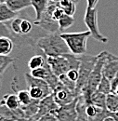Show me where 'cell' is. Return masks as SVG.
Wrapping results in <instances>:
<instances>
[{
  "instance_id": "obj_1",
  "label": "cell",
  "mask_w": 118,
  "mask_h": 121,
  "mask_svg": "<svg viewBox=\"0 0 118 121\" xmlns=\"http://www.w3.org/2000/svg\"><path fill=\"white\" fill-rule=\"evenodd\" d=\"M36 47L46 57H57L71 53L64 39L59 32L47 34L37 40Z\"/></svg>"
},
{
  "instance_id": "obj_2",
  "label": "cell",
  "mask_w": 118,
  "mask_h": 121,
  "mask_svg": "<svg viewBox=\"0 0 118 121\" xmlns=\"http://www.w3.org/2000/svg\"><path fill=\"white\" fill-rule=\"evenodd\" d=\"M46 62L54 75L59 77L61 75L67 74L72 69H79L80 56L67 53L57 57H46Z\"/></svg>"
},
{
  "instance_id": "obj_3",
  "label": "cell",
  "mask_w": 118,
  "mask_h": 121,
  "mask_svg": "<svg viewBox=\"0 0 118 121\" xmlns=\"http://www.w3.org/2000/svg\"><path fill=\"white\" fill-rule=\"evenodd\" d=\"M106 53H107V51H101L100 54L97 55V61L95 63V66L89 76V78L86 86L84 87V89L81 91V94L79 95L85 101H88L90 98V96L98 90L99 84L103 76L102 70H103L104 61L106 59Z\"/></svg>"
},
{
  "instance_id": "obj_4",
  "label": "cell",
  "mask_w": 118,
  "mask_h": 121,
  "mask_svg": "<svg viewBox=\"0 0 118 121\" xmlns=\"http://www.w3.org/2000/svg\"><path fill=\"white\" fill-rule=\"evenodd\" d=\"M60 35L66 42L71 53L77 56L86 54L87 42L91 36V33L88 30L79 33H63Z\"/></svg>"
},
{
  "instance_id": "obj_5",
  "label": "cell",
  "mask_w": 118,
  "mask_h": 121,
  "mask_svg": "<svg viewBox=\"0 0 118 121\" xmlns=\"http://www.w3.org/2000/svg\"><path fill=\"white\" fill-rule=\"evenodd\" d=\"M97 61V56L92 55H81L80 56V66H79V77L76 81V94L79 96L81 91L86 86L89 76Z\"/></svg>"
},
{
  "instance_id": "obj_6",
  "label": "cell",
  "mask_w": 118,
  "mask_h": 121,
  "mask_svg": "<svg viewBox=\"0 0 118 121\" xmlns=\"http://www.w3.org/2000/svg\"><path fill=\"white\" fill-rule=\"evenodd\" d=\"M58 5H59V3H54V2L50 1L47 9L45 10V12L42 14L40 20L34 21V23L35 25L39 26L46 34L57 33V32L59 31V22L54 21L53 18H52V13H53L54 9L58 7Z\"/></svg>"
},
{
  "instance_id": "obj_7",
  "label": "cell",
  "mask_w": 118,
  "mask_h": 121,
  "mask_svg": "<svg viewBox=\"0 0 118 121\" xmlns=\"http://www.w3.org/2000/svg\"><path fill=\"white\" fill-rule=\"evenodd\" d=\"M84 22L88 27V31L91 33V36L103 44L108 43L109 39L105 35H101L98 27V9H86L85 16H84Z\"/></svg>"
},
{
  "instance_id": "obj_8",
  "label": "cell",
  "mask_w": 118,
  "mask_h": 121,
  "mask_svg": "<svg viewBox=\"0 0 118 121\" xmlns=\"http://www.w3.org/2000/svg\"><path fill=\"white\" fill-rule=\"evenodd\" d=\"M52 95L54 101L59 106L68 104L77 98V95L72 91H70L68 88H66L64 85H62L61 82L53 90Z\"/></svg>"
},
{
  "instance_id": "obj_9",
  "label": "cell",
  "mask_w": 118,
  "mask_h": 121,
  "mask_svg": "<svg viewBox=\"0 0 118 121\" xmlns=\"http://www.w3.org/2000/svg\"><path fill=\"white\" fill-rule=\"evenodd\" d=\"M78 97L72 103L59 106V108L53 113L59 121H76L77 120V104Z\"/></svg>"
},
{
  "instance_id": "obj_10",
  "label": "cell",
  "mask_w": 118,
  "mask_h": 121,
  "mask_svg": "<svg viewBox=\"0 0 118 121\" xmlns=\"http://www.w3.org/2000/svg\"><path fill=\"white\" fill-rule=\"evenodd\" d=\"M59 108V105L56 104V102L54 101L53 95H48L46 98L40 100V104H39V110L36 116H34V117L29 118L33 120H37L39 119L41 117H43L45 115L48 114V113H54L57 109Z\"/></svg>"
},
{
  "instance_id": "obj_11",
  "label": "cell",
  "mask_w": 118,
  "mask_h": 121,
  "mask_svg": "<svg viewBox=\"0 0 118 121\" xmlns=\"http://www.w3.org/2000/svg\"><path fill=\"white\" fill-rule=\"evenodd\" d=\"M118 73V57L108 52L106 53V59L104 61L102 74L110 81L114 79V77Z\"/></svg>"
},
{
  "instance_id": "obj_12",
  "label": "cell",
  "mask_w": 118,
  "mask_h": 121,
  "mask_svg": "<svg viewBox=\"0 0 118 121\" xmlns=\"http://www.w3.org/2000/svg\"><path fill=\"white\" fill-rule=\"evenodd\" d=\"M0 104L7 106L10 110H17L21 107V104L18 100V96L16 93L6 94L0 101Z\"/></svg>"
},
{
  "instance_id": "obj_13",
  "label": "cell",
  "mask_w": 118,
  "mask_h": 121,
  "mask_svg": "<svg viewBox=\"0 0 118 121\" xmlns=\"http://www.w3.org/2000/svg\"><path fill=\"white\" fill-rule=\"evenodd\" d=\"M14 46V42L10 37L0 36V55L8 56L12 52Z\"/></svg>"
},
{
  "instance_id": "obj_14",
  "label": "cell",
  "mask_w": 118,
  "mask_h": 121,
  "mask_svg": "<svg viewBox=\"0 0 118 121\" xmlns=\"http://www.w3.org/2000/svg\"><path fill=\"white\" fill-rule=\"evenodd\" d=\"M17 17V12L10 9L6 3H0V22H8Z\"/></svg>"
},
{
  "instance_id": "obj_15",
  "label": "cell",
  "mask_w": 118,
  "mask_h": 121,
  "mask_svg": "<svg viewBox=\"0 0 118 121\" xmlns=\"http://www.w3.org/2000/svg\"><path fill=\"white\" fill-rule=\"evenodd\" d=\"M49 3H50V0H32V7L34 8V9L35 11V20L34 21L40 20L42 14L47 9Z\"/></svg>"
},
{
  "instance_id": "obj_16",
  "label": "cell",
  "mask_w": 118,
  "mask_h": 121,
  "mask_svg": "<svg viewBox=\"0 0 118 121\" xmlns=\"http://www.w3.org/2000/svg\"><path fill=\"white\" fill-rule=\"evenodd\" d=\"M106 100H107V95L101 93L100 91H96L89 98L88 101V103H90L94 105L98 106V107H101V108H103V109H107L106 108Z\"/></svg>"
},
{
  "instance_id": "obj_17",
  "label": "cell",
  "mask_w": 118,
  "mask_h": 121,
  "mask_svg": "<svg viewBox=\"0 0 118 121\" xmlns=\"http://www.w3.org/2000/svg\"><path fill=\"white\" fill-rule=\"evenodd\" d=\"M6 4L15 12H19L24 9L32 7V0H7Z\"/></svg>"
},
{
  "instance_id": "obj_18",
  "label": "cell",
  "mask_w": 118,
  "mask_h": 121,
  "mask_svg": "<svg viewBox=\"0 0 118 121\" xmlns=\"http://www.w3.org/2000/svg\"><path fill=\"white\" fill-rule=\"evenodd\" d=\"M39 104H40L39 100H34L33 99V101L30 103L29 104L21 106V109L23 110L24 114H25L26 119L32 118V117H34V116L37 115L38 110H39Z\"/></svg>"
},
{
  "instance_id": "obj_19",
  "label": "cell",
  "mask_w": 118,
  "mask_h": 121,
  "mask_svg": "<svg viewBox=\"0 0 118 121\" xmlns=\"http://www.w3.org/2000/svg\"><path fill=\"white\" fill-rule=\"evenodd\" d=\"M46 63V56L44 54H36L33 56L28 61V67L30 70H34L45 66Z\"/></svg>"
},
{
  "instance_id": "obj_20",
  "label": "cell",
  "mask_w": 118,
  "mask_h": 121,
  "mask_svg": "<svg viewBox=\"0 0 118 121\" xmlns=\"http://www.w3.org/2000/svg\"><path fill=\"white\" fill-rule=\"evenodd\" d=\"M59 6L65 12V14L70 16H74L76 10V3L74 0H60L59 2Z\"/></svg>"
},
{
  "instance_id": "obj_21",
  "label": "cell",
  "mask_w": 118,
  "mask_h": 121,
  "mask_svg": "<svg viewBox=\"0 0 118 121\" xmlns=\"http://www.w3.org/2000/svg\"><path fill=\"white\" fill-rule=\"evenodd\" d=\"M106 108L111 113L118 112V95L114 93H110L107 95L106 100Z\"/></svg>"
},
{
  "instance_id": "obj_22",
  "label": "cell",
  "mask_w": 118,
  "mask_h": 121,
  "mask_svg": "<svg viewBox=\"0 0 118 121\" xmlns=\"http://www.w3.org/2000/svg\"><path fill=\"white\" fill-rule=\"evenodd\" d=\"M98 91L104 93L106 95L112 93V85H111V81L106 77L105 76H102V78L99 84V87H98Z\"/></svg>"
},
{
  "instance_id": "obj_23",
  "label": "cell",
  "mask_w": 118,
  "mask_h": 121,
  "mask_svg": "<svg viewBox=\"0 0 118 121\" xmlns=\"http://www.w3.org/2000/svg\"><path fill=\"white\" fill-rule=\"evenodd\" d=\"M58 22H59V31L65 30V29L69 28L70 26H72V25L74 23V16H70V15L65 14V15L59 20Z\"/></svg>"
},
{
  "instance_id": "obj_24",
  "label": "cell",
  "mask_w": 118,
  "mask_h": 121,
  "mask_svg": "<svg viewBox=\"0 0 118 121\" xmlns=\"http://www.w3.org/2000/svg\"><path fill=\"white\" fill-rule=\"evenodd\" d=\"M16 59L9 57V56H4V55H0V75H3L5 73V71L7 70V68L12 64L14 62Z\"/></svg>"
},
{
  "instance_id": "obj_25",
  "label": "cell",
  "mask_w": 118,
  "mask_h": 121,
  "mask_svg": "<svg viewBox=\"0 0 118 121\" xmlns=\"http://www.w3.org/2000/svg\"><path fill=\"white\" fill-rule=\"evenodd\" d=\"M59 81L62 83V85H64L66 88H68L70 91H72L73 92H74L76 94V82H74L73 80H71L66 74L64 75H61V76H59ZM77 95V94H76ZM78 97V96H77Z\"/></svg>"
},
{
  "instance_id": "obj_26",
  "label": "cell",
  "mask_w": 118,
  "mask_h": 121,
  "mask_svg": "<svg viewBox=\"0 0 118 121\" xmlns=\"http://www.w3.org/2000/svg\"><path fill=\"white\" fill-rule=\"evenodd\" d=\"M0 36H8L11 38V32L6 22H0Z\"/></svg>"
},
{
  "instance_id": "obj_27",
  "label": "cell",
  "mask_w": 118,
  "mask_h": 121,
  "mask_svg": "<svg viewBox=\"0 0 118 121\" xmlns=\"http://www.w3.org/2000/svg\"><path fill=\"white\" fill-rule=\"evenodd\" d=\"M24 121H59L58 118H57V117L54 115V114H52V113H48V114H46V115H45L43 117H41L39 119H37V120H33V119H25Z\"/></svg>"
},
{
  "instance_id": "obj_28",
  "label": "cell",
  "mask_w": 118,
  "mask_h": 121,
  "mask_svg": "<svg viewBox=\"0 0 118 121\" xmlns=\"http://www.w3.org/2000/svg\"><path fill=\"white\" fill-rule=\"evenodd\" d=\"M64 15H65V12L62 10V9L58 5V7L54 9V11H53V13H52V18H53L54 21L59 22V20H60Z\"/></svg>"
},
{
  "instance_id": "obj_29",
  "label": "cell",
  "mask_w": 118,
  "mask_h": 121,
  "mask_svg": "<svg viewBox=\"0 0 118 121\" xmlns=\"http://www.w3.org/2000/svg\"><path fill=\"white\" fill-rule=\"evenodd\" d=\"M78 70H79V69H72V70H70L66 75H67V76H68L71 80L76 82V81L78 80V77H79V71H78Z\"/></svg>"
},
{
  "instance_id": "obj_30",
  "label": "cell",
  "mask_w": 118,
  "mask_h": 121,
  "mask_svg": "<svg viewBox=\"0 0 118 121\" xmlns=\"http://www.w3.org/2000/svg\"><path fill=\"white\" fill-rule=\"evenodd\" d=\"M99 0H87V8L88 9H95Z\"/></svg>"
},
{
  "instance_id": "obj_31",
  "label": "cell",
  "mask_w": 118,
  "mask_h": 121,
  "mask_svg": "<svg viewBox=\"0 0 118 121\" xmlns=\"http://www.w3.org/2000/svg\"><path fill=\"white\" fill-rule=\"evenodd\" d=\"M102 121H117V120L114 118V116L112 115V113L110 112V115H109L107 117H105Z\"/></svg>"
},
{
  "instance_id": "obj_32",
  "label": "cell",
  "mask_w": 118,
  "mask_h": 121,
  "mask_svg": "<svg viewBox=\"0 0 118 121\" xmlns=\"http://www.w3.org/2000/svg\"><path fill=\"white\" fill-rule=\"evenodd\" d=\"M2 79H3V75H0V88L2 86Z\"/></svg>"
},
{
  "instance_id": "obj_33",
  "label": "cell",
  "mask_w": 118,
  "mask_h": 121,
  "mask_svg": "<svg viewBox=\"0 0 118 121\" xmlns=\"http://www.w3.org/2000/svg\"><path fill=\"white\" fill-rule=\"evenodd\" d=\"M51 2H54V3H59L60 0H50Z\"/></svg>"
},
{
  "instance_id": "obj_34",
  "label": "cell",
  "mask_w": 118,
  "mask_h": 121,
  "mask_svg": "<svg viewBox=\"0 0 118 121\" xmlns=\"http://www.w3.org/2000/svg\"><path fill=\"white\" fill-rule=\"evenodd\" d=\"M4 121H16V120H11V119H7V118H4Z\"/></svg>"
},
{
  "instance_id": "obj_35",
  "label": "cell",
  "mask_w": 118,
  "mask_h": 121,
  "mask_svg": "<svg viewBox=\"0 0 118 121\" xmlns=\"http://www.w3.org/2000/svg\"><path fill=\"white\" fill-rule=\"evenodd\" d=\"M7 0H0V3H6Z\"/></svg>"
},
{
  "instance_id": "obj_36",
  "label": "cell",
  "mask_w": 118,
  "mask_h": 121,
  "mask_svg": "<svg viewBox=\"0 0 118 121\" xmlns=\"http://www.w3.org/2000/svg\"><path fill=\"white\" fill-rule=\"evenodd\" d=\"M0 121H4V117H0Z\"/></svg>"
}]
</instances>
